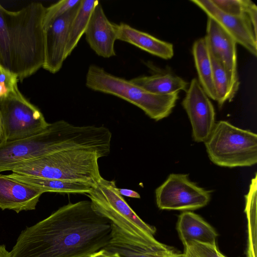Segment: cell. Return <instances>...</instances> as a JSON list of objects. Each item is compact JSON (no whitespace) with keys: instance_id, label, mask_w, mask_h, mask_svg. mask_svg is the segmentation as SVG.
I'll return each instance as SVG.
<instances>
[{"instance_id":"1","label":"cell","mask_w":257,"mask_h":257,"mask_svg":"<svg viewBox=\"0 0 257 257\" xmlns=\"http://www.w3.org/2000/svg\"><path fill=\"white\" fill-rule=\"evenodd\" d=\"M111 228L90 200L69 203L23 230L10 257H88L107 244Z\"/></svg>"},{"instance_id":"2","label":"cell","mask_w":257,"mask_h":257,"mask_svg":"<svg viewBox=\"0 0 257 257\" xmlns=\"http://www.w3.org/2000/svg\"><path fill=\"white\" fill-rule=\"evenodd\" d=\"M46 8L33 2L17 11L0 3V65L23 80L43 67Z\"/></svg>"},{"instance_id":"3","label":"cell","mask_w":257,"mask_h":257,"mask_svg":"<svg viewBox=\"0 0 257 257\" xmlns=\"http://www.w3.org/2000/svg\"><path fill=\"white\" fill-rule=\"evenodd\" d=\"M86 128L64 120L49 123L41 132L26 138L0 143V172L48 154L84 150L88 145Z\"/></svg>"},{"instance_id":"4","label":"cell","mask_w":257,"mask_h":257,"mask_svg":"<svg viewBox=\"0 0 257 257\" xmlns=\"http://www.w3.org/2000/svg\"><path fill=\"white\" fill-rule=\"evenodd\" d=\"M96 152L72 150L48 154L17 165L18 174L47 179L80 181L95 185L102 178Z\"/></svg>"},{"instance_id":"5","label":"cell","mask_w":257,"mask_h":257,"mask_svg":"<svg viewBox=\"0 0 257 257\" xmlns=\"http://www.w3.org/2000/svg\"><path fill=\"white\" fill-rule=\"evenodd\" d=\"M86 85L93 90L111 94L132 103L156 121L169 115L179 98V92L154 94L94 65H90L88 69Z\"/></svg>"},{"instance_id":"6","label":"cell","mask_w":257,"mask_h":257,"mask_svg":"<svg viewBox=\"0 0 257 257\" xmlns=\"http://www.w3.org/2000/svg\"><path fill=\"white\" fill-rule=\"evenodd\" d=\"M210 160L225 167H249L257 163V135L221 120L204 142Z\"/></svg>"},{"instance_id":"7","label":"cell","mask_w":257,"mask_h":257,"mask_svg":"<svg viewBox=\"0 0 257 257\" xmlns=\"http://www.w3.org/2000/svg\"><path fill=\"white\" fill-rule=\"evenodd\" d=\"M114 180L102 177L92 190L85 194L94 209L107 218L112 224L140 239L154 242L155 226L144 222L132 209L118 192Z\"/></svg>"},{"instance_id":"8","label":"cell","mask_w":257,"mask_h":257,"mask_svg":"<svg viewBox=\"0 0 257 257\" xmlns=\"http://www.w3.org/2000/svg\"><path fill=\"white\" fill-rule=\"evenodd\" d=\"M0 116L1 143L35 135L44 130L49 123L41 111L19 90L0 97Z\"/></svg>"},{"instance_id":"9","label":"cell","mask_w":257,"mask_h":257,"mask_svg":"<svg viewBox=\"0 0 257 257\" xmlns=\"http://www.w3.org/2000/svg\"><path fill=\"white\" fill-rule=\"evenodd\" d=\"M155 194L157 205L162 210H193L205 206L210 200L209 191L182 174H171Z\"/></svg>"},{"instance_id":"10","label":"cell","mask_w":257,"mask_h":257,"mask_svg":"<svg viewBox=\"0 0 257 257\" xmlns=\"http://www.w3.org/2000/svg\"><path fill=\"white\" fill-rule=\"evenodd\" d=\"M186 92L182 104L191 122L193 139L205 142L215 124L214 107L196 78L192 79Z\"/></svg>"},{"instance_id":"11","label":"cell","mask_w":257,"mask_h":257,"mask_svg":"<svg viewBox=\"0 0 257 257\" xmlns=\"http://www.w3.org/2000/svg\"><path fill=\"white\" fill-rule=\"evenodd\" d=\"M204 38L211 57L219 62L227 72L235 94L239 85L236 41L217 22L208 17Z\"/></svg>"},{"instance_id":"12","label":"cell","mask_w":257,"mask_h":257,"mask_svg":"<svg viewBox=\"0 0 257 257\" xmlns=\"http://www.w3.org/2000/svg\"><path fill=\"white\" fill-rule=\"evenodd\" d=\"M80 2L44 30L45 54L43 68L50 73L58 72L66 59V49L70 27Z\"/></svg>"},{"instance_id":"13","label":"cell","mask_w":257,"mask_h":257,"mask_svg":"<svg viewBox=\"0 0 257 257\" xmlns=\"http://www.w3.org/2000/svg\"><path fill=\"white\" fill-rule=\"evenodd\" d=\"M103 249L121 257H178L180 254L159 241L149 242L141 240L112 224L110 238Z\"/></svg>"},{"instance_id":"14","label":"cell","mask_w":257,"mask_h":257,"mask_svg":"<svg viewBox=\"0 0 257 257\" xmlns=\"http://www.w3.org/2000/svg\"><path fill=\"white\" fill-rule=\"evenodd\" d=\"M217 22L236 41L254 56L257 55V34L246 14L232 16L219 10L211 0H191Z\"/></svg>"},{"instance_id":"15","label":"cell","mask_w":257,"mask_h":257,"mask_svg":"<svg viewBox=\"0 0 257 257\" xmlns=\"http://www.w3.org/2000/svg\"><path fill=\"white\" fill-rule=\"evenodd\" d=\"M116 25L109 21L99 3L91 14L85 32L87 42L98 56L106 58L115 56Z\"/></svg>"},{"instance_id":"16","label":"cell","mask_w":257,"mask_h":257,"mask_svg":"<svg viewBox=\"0 0 257 257\" xmlns=\"http://www.w3.org/2000/svg\"><path fill=\"white\" fill-rule=\"evenodd\" d=\"M43 193L34 187L0 174V208L17 213L34 210Z\"/></svg>"},{"instance_id":"17","label":"cell","mask_w":257,"mask_h":257,"mask_svg":"<svg viewBox=\"0 0 257 257\" xmlns=\"http://www.w3.org/2000/svg\"><path fill=\"white\" fill-rule=\"evenodd\" d=\"M116 27L117 40L130 43L163 59H169L173 56V46L171 43L158 39L124 23L116 24Z\"/></svg>"},{"instance_id":"18","label":"cell","mask_w":257,"mask_h":257,"mask_svg":"<svg viewBox=\"0 0 257 257\" xmlns=\"http://www.w3.org/2000/svg\"><path fill=\"white\" fill-rule=\"evenodd\" d=\"M177 230L183 245L190 241L216 244L217 232L201 216L193 212L186 211L180 214Z\"/></svg>"},{"instance_id":"19","label":"cell","mask_w":257,"mask_h":257,"mask_svg":"<svg viewBox=\"0 0 257 257\" xmlns=\"http://www.w3.org/2000/svg\"><path fill=\"white\" fill-rule=\"evenodd\" d=\"M7 175L15 180L32 186L43 193L86 194L90 192L94 186L88 183L80 181L47 179L14 173Z\"/></svg>"},{"instance_id":"20","label":"cell","mask_w":257,"mask_h":257,"mask_svg":"<svg viewBox=\"0 0 257 257\" xmlns=\"http://www.w3.org/2000/svg\"><path fill=\"white\" fill-rule=\"evenodd\" d=\"M130 81L151 93L159 95L186 91L188 88V83L185 80L170 72L138 76Z\"/></svg>"},{"instance_id":"21","label":"cell","mask_w":257,"mask_h":257,"mask_svg":"<svg viewBox=\"0 0 257 257\" xmlns=\"http://www.w3.org/2000/svg\"><path fill=\"white\" fill-rule=\"evenodd\" d=\"M192 53L198 81L208 97L216 100L211 58L204 38H200L194 43Z\"/></svg>"},{"instance_id":"22","label":"cell","mask_w":257,"mask_h":257,"mask_svg":"<svg viewBox=\"0 0 257 257\" xmlns=\"http://www.w3.org/2000/svg\"><path fill=\"white\" fill-rule=\"evenodd\" d=\"M256 192L257 174L251 179L249 191L245 196L246 213L247 222V241L246 257H256Z\"/></svg>"},{"instance_id":"23","label":"cell","mask_w":257,"mask_h":257,"mask_svg":"<svg viewBox=\"0 0 257 257\" xmlns=\"http://www.w3.org/2000/svg\"><path fill=\"white\" fill-rule=\"evenodd\" d=\"M99 3L97 0H81L78 12L70 27L66 49V58L85 34L91 14Z\"/></svg>"},{"instance_id":"24","label":"cell","mask_w":257,"mask_h":257,"mask_svg":"<svg viewBox=\"0 0 257 257\" xmlns=\"http://www.w3.org/2000/svg\"><path fill=\"white\" fill-rule=\"evenodd\" d=\"M211 58L213 68V80L216 94L215 101L221 106L226 101H231L235 94L226 69L217 60L211 57Z\"/></svg>"},{"instance_id":"25","label":"cell","mask_w":257,"mask_h":257,"mask_svg":"<svg viewBox=\"0 0 257 257\" xmlns=\"http://www.w3.org/2000/svg\"><path fill=\"white\" fill-rule=\"evenodd\" d=\"M81 0H62L46 8L43 26L46 30L57 19L76 7Z\"/></svg>"},{"instance_id":"26","label":"cell","mask_w":257,"mask_h":257,"mask_svg":"<svg viewBox=\"0 0 257 257\" xmlns=\"http://www.w3.org/2000/svg\"><path fill=\"white\" fill-rule=\"evenodd\" d=\"M183 245V254L186 257H226L219 251L216 244L190 241Z\"/></svg>"},{"instance_id":"27","label":"cell","mask_w":257,"mask_h":257,"mask_svg":"<svg viewBox=\"0 0 257 257\" xmlns=\"http://www.w3.org/2000/svg\"><path fill=\"white\" fill-rule=\"evenodd\" d=\"M221 11L232 16H241L246 11L253 3L250 0H211Z\"/></svg>"},{"instance_id":"28","label":"cell","mask_w":257,"mask_h":257,"mask_svg":"<svg viewBox=\"0 0 257 257\" xmlns=\"http://www.w3.org/2000/svg\"><path fill=\"white\" fill-rule=\"evenodd\" d=\"M17 76L0 65V97L18 89Z\"/></svg>"},{"instance_id":"29","label":"cell","mask_w":257,"mask_h":257,"mask_svg":"<svg viewBox=\"0 0 257 257\" xmlns=\"http://www.w3.org/2000/svg\"><path fill=\"white\" fill-rule=\"evenodd\" d=\"M251 25L253 27L254 31L256 33V20H257V7L256 5L252 3L248 8L246 11Z\"/></svg>"},{"instance_id":"30","label":"cell","mask_w":257,"mask_h":257,"mask_svg":"<svg viewBox=\"0 0 257 257\" xmlns=\"http://www.w3.org/2000/svg\"><path fill=\"white\" fill-rule=\"evenodd\" d=\"M118 193L121 196H125L128 197L140 198V194L136 191L127 189L117 188Z\"/></svg>"},{"instance_id":"31","label":"cell","mask_w":257,"mask_h":257,"mask_svg":"<svg viewBox=\"0 0 257 257\" xmlns=\"http://www.w3.org/2000/svg\"><path fill=\"white\" fill-rule=\"evenodd\" d=\"M88 257H121L119 254L101 249Z\"/></svg>"},{"instance_id":"32","label":"cell","mask_w":257,"mask_h":257,"mask_svg":"<svg viewBox=\"0 0 257 257\" xmlns=\"http://www.w3.org/2000/svg\"><path fill=\"white\" fill-rule=\"evenodd\" d=\"M0 257H10V252L7 251L4 245H0Z\"/></svg>"},{"instance_id":"33","label":"cell","mask_w":257,"mask_h":257,"mask_svg":"<svg viewBox=\"0 0 257 257\" xmlns=\"http://www.w3.org/2000/svg\"><path fill=\"white\" fill-rule=\"evenodd\" d=\"M2 123H1V116H0V143L1 141V138H2Z\"/></svg>"},{"instance_id":"34","label":"cell","mask_w":257,"mask_h":257,"mask_svg":"<svg viewBox=\"0 0 257 257\" xmlns=\"http://www.w3.org/2000/svg\"><path fill=\"white\" fill-rule=\"evenodd\" d=\"M178 257H186V256L183 253H180Z\"/></svg>"}]
</instances>
